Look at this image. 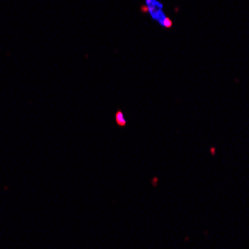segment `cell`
<instances>
[{
  "label": "cell",
  "instance_id": "cell-2",
  "mask_svg": "<svg viewBox=\"0 0 249 249\" xmlns=\"http://www.w3.org/2000/svg\"><path fill=\"white\" fill-rule=\"evenodd\" d=\"M115 121H117V125H120V127H125L127 120H125V117H124V114H123L121 110H118L117 114H115Z\"/></svg>",
  "mask_w": 249,
  "mask_h": 249
},
{
  "label": "cell",
  "instance_id": "cell-1",
  "mask_svg": "<svg viewBox=\"0 0 249 249\" xmlns=\"http://www.w3.org/2000/svg\"><path fill=\"white\" fill-rule=\"evenodd\" d=\"M142 12L149 14L151 18L154 21H157L160 26H163L164 29H170L173 24L172 19L164 14L163 3L160 2V0H145V3L142 5Z\"/></svg>",
  "mask_w": 249,
  "mask_h": 249
}]
</instances>
